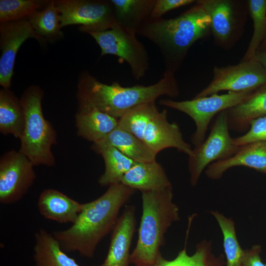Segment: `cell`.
<instances>
[{
	"instance_id": "obj_1",
	"label": "cell",
	"mask_w": 266,
	"mask_h": 266,
	"mask_svg": "<svg viewBox=\"0 0 266 266\" xmlns=\"http://www.w3.org/2000/svg\"><path fill=\"white\" fill-rule=\"evenodd\" d=\"M122 183L110 185L97 199L83 203L75 221L68 228L52 233L66 253L94 257L100 242L112 231L121 208L135 192Z\"/></svg>"
},
{
	"instance_id": "obj_2",
	"label": "cell",
	"mask_w": 266,
	"mask_h": 266,
	"mask_svg": "<svg viewBox=\"0 0 266 266\" xmlns=\"http://www.w3.org/2000/svg\"><path fill=\"white\" fill-rule=\"evenodd\" d=\"M179 90L175 73L165 70L156 83L123 87L117 82L103 83L87 72H82L77 83V102L93 106L100 111L119 119L132 108L156 101L160 96L176 98Z\"/></svg>"
},
{
	"instance_id": "obj_3",
	"label": "cell",
	"mask_w": 266,
	"mask_h": 266,
	"mask_svg": "<svg viewBox=\"0 0 266 266\" xmlns=\"http://www.w3.org/2000/svg\"><path fill=\"white\" fill-rule=\"evenodd\" d=\"M136 34L154 43L164 58L166 70L175 73L192 45L211 33L210 18L201 5L196 4L171 19L150 17L140 26Z\"/></svg>"
},
{
	"instance_id": "obj_4",
	"label": "cell",
	"mask_w": 266,
	"mask_h": 266,
	"mask_svg": "<svg viewBox=\"0 0 266 266\" xmlns=\"http://www.w3.org/2000/svg\"><path fill=\"white\" fill-rule=\"evenodd\" d=\"M141 194L142 213L130 261L135 266H151L161 253L167 230L180 220L179 208L173 202L172 186Z\"/></svg>"
},
{
	"instance_id": "obj_5",
	"label": "cell",
	"mask_w": 266,
	"mask_h": 266,
	"mask_svg": "<svg viewBox=\"0 0 266 266\" xmlns=\"http://www.w3.org/2000/svg\"><path fill=\"white\" fill-rule=\"evenodd\" d=\"M44 92L37 85L27 88L20 99L25 116L24 132L19 151L34 166H52L55 159L51 151L57 144V133L53 125L44 117L42 100Z\"/></svg>"
},
{
	"instance_id": "obj_6",
	"label": "cell",
	"mask_w": 266,
	"mask_h": 266,
	"mask_svg": "<svg viewBox=\"0 0 266 266\" xmlns=\"http://www.w3.org/2000/svg\"><path fill=\"white\" fill-rule=\"evenodd\" d=\"M95 40L101 50L100 56L112 55L120 62L130 66L133 77L139 80L149 68V60L144 45L138 40L136 33L118 23L100 32L88 33Z\"/></svg>"
},
{
	"instance_id": "obj_7",
	"label": "cell",
	"mask_w": 266,
	"mask_h": 266,
	"mask_svg": "<svg viewBox=\"0 0 266 266\" xmlns=\"http://www.w3.org/2000/svg\"><path fill=\"white\" fill-rule=\"evenodd\" d=\"M252 92H229L225 94H216L183 101L163 99L159 103L181 111L194 120L196 130L191 137V141L195 146L204 140L208 125L215 115L239 103Z\"/></svg>"
},
{
	"instance_id": "obj_8",
	"label": "cell",
	"mask_w": 266,
	"mask_h": 266,
	"mask_svg": "<svg viewBox=\"0 0 266 266\" xmlns=\"http://www.w3.org/2000/svg\"><path fill=\"white\" fill-rule=\"evenodd\" d=\"M210 18V30L214 42L225 49L232 48L243 33L249 12L247 1L199 0Z\"/></svg>"
},
{
	"instance_id": "obj_9",
	"label": "cell",
	"mask_w": 266,
	"mask_h": 266,
	"mask_svg": "<svg viewBox=\"0 0 266 266\" xmlns=\"http://www.w3.org/2000/svg\"><path fill=\"white\" fill-rule=\"evenodd\" d=\"M226 110L217 115L206 139L195 146L189 156L190 181L195 186L204 170L211 163L226 160L234 155L240 147L235 145L229 133Z\"/></svg>"
},
{
	"instance_id": "obj_10",
	"label": "cell",
	"mask_w": 266,
	"mask_h": 266,
	"mask_svg": "<svg viewBox=\"0 0 266 266\" xmlns=\"http://www.w3.org/2000/svg\"><path fill=\"white\" fill-rule=\"evenodd\" d=\"M55 3L62 28L80 25L79 30L88 33L109 29L117 23L110 0H56Z\"/></svg>"
},
{
	"instance_id": "obj_11",
	"label": "cell",
	"mask_w": 266,
	"mask_h": 266,
	"mask_svg": "<svg viewBox=\"0 0 266 266\" xmlns=\"http://www.w3.org/2000/svg\"><path fill=\"white\" fill-rule=\"evenodd\" d=\"M213 72L211 82L194 98L209 96L222 91L254 92L266 85V70L253 59L234 65L216 66Z\"/></svg>"
},
{
	"instance_id": "obj_12",
	"label": "cell",
	"mask_w": 266,
	"mask_h": 266,
	"mask_svg": "<svg viewBox=\"0 0 266 266\" xmlns=\"http://www.w3.org/2000/svg\"><path fill=\"white\" fill-rule=\"evenodd\" d=\"M34 165L19 151L11 150L0 159V202L7 205L21 200L36 178Z\"/></svg>"
},
{
	"instance_id": "obj_13",
	"label": "cell",
	"mask_w": 266,
	"mask_h": 266,
	"mask_svg": "<svg viewBox=\"0 0 266 266\" xmlns=\"http://www.w3.org/2000/svg\"><path fill=\"white\" fill-rule=\"evenodd\" d=\"M31 38L41 45L46 42L26 18L0 23V85L2 88L10 89L16 55L23 43Z\"/></svg>"
},
{
	"instance_id": "obj_14",
	"label": "cell",
	"mask_w": 266,
	"mask_h": 266,
	"mask_svg": "<svg viewBox=\"0 0 266 266\" xmlns=\"http://www.w3.org/2000/svg\"><path fill=\"white\" fill-rule=\"evenodd\" d=\"M142 141L156 154L168 148H174L188 156L192 154V149L184 140L178 125L168 121L166 109L157 112L148 121Z\"/></svg>"
},
{
	"instance_id": "obj_15",
	"label": "cell",
	"mask_w": 266,
	"mask_h": 266,
	"mask_svg": "<svg viewBox=\"0 0 266 266\" xmlns=\"http://www.w3.org/2000/svg\"><path fill=\"white\" fill-rule=\"evenodd\" d=\"M135 208L127 205L112 231L106 257L103 262L94 266H129L131 246L135 231Z\"/></svg>"
},
{
	"instance_id": "obj_16",
	"label": "cell",
	"mask_w": 266,
	"mask_h": 266,
	"mask_svg": "<svg viewBox=\"0 0 266 266\" xmlns=\"http://www.w3.org/2000/svg\"><path fill=\"white\" fill-rule=\"evenodd\" d=\"M236 166L248 167L266 174V142L258 141L241 146L233 156L209 165L205 174L211 179H219L228 169Z\"/></svg>"
},
{
	"instance_id": "obj_17",
	"label": "cell",
	"mask_w": 266,
	"mask_h": 266,
	"mask_svg": "<svg viewBox=\"0 0 266 266\" xmlns=\"http://www.w3.org/2000/svg\"><path fill=\"white\" fill-rule=\"evenodd\" d=\"M78 102L75 122L78 136L95 143L103 138L118 126V119L95 107Z\"/></svg>"
},
{
	"instance_id": "obj_18",
	"label": "cell",
	"mask_w": 266,
	"mask_h": 266,
	"mask_svg": "<svg viewBox=\"0 0 266 266\" xmlns=\"http://www.w3.org/2000/svg\"><path fill=\"white\" fill-rule=\"evenodd\" d=\"M80 203L54 189H44L37 202L38 210L44 218L59 223H73L83 208Z\"/></svg>"
},
{
	"instance_id": "obj_19",
	"label": "cell",
	"mask_w": 266,
	"mask_h": 266,
	"mask_svg": "<svg viewBox=\"0 0 266 266\" xmlns=\"http://www.w3.org/2000/svg\"><path fill=\"white\" fill-rule=\"evenodd\" d=\"M121 183L142 192L163 190L172 186L164 168L156 161L135 162Z\"/></svg>"
},
{
	"instance_id": "obj_20",
	"label": "cell",
	"mask_w": 266,
	"mask_h": 266,
	"mask_svg": "<svg viewBox=\"0 0 266 266\" xmlns=\"http://www.w3.org/2000/svg\"><path fill=\"white\" fill-rule=\"evenodd\" d=\"M226 112L229 130L237 132L248 131L251 121L266 115V85L254 91Z\"/></svg>"
},
{
	"instance_id": "obj_21",
	"label": "cell",
	"mask_w": 266,
	"mask_h": 266,
	"mask_svg": "<svg viewBox=\"0 0 266 266\" xmlns=\"http://www.w3.org/2000/svg\"><path fill=\"white\" fill-rule=\"evenodd\" d=\"M112 146L125 155L137 162L156 161L157 154L140 139L130 132L117 127L100 141L93 143L92 148Z\"/></svg>"
},
{
	"instance_id": "obj_22",
	"label": "cell",
	"mask_w": 266,
	"mask_h": 266,
	"mask_svg": "<svg viewBox=\"0 0 266 266\" xmlns=\"http://www.w3.org/2000/svg\"><path fill=\"white\" fill-rule=\"evenodd\" d=\"M34 236V266H80L62 249L52 233L40 228Z\"/></svg>"
},
{
	"instance_id": "obj_23",
	"label": "cell",
	"mask_w": 266,
	"mask_h": 266,
	"mask_svg": "<svg viewBox=\"0 0 266 266\" xmlns=\"http://www.w3.org/2000/svg\"><path fill=\"white\" fill-rule=\"evenodd\" d=\"M186 242L184 248L173 260L164 258L160 253L151 266H224L226 265V257L223 254L216 256L212 251L211 240L203 239L196 245L195 253L188 254Z\"/></svg>"
},
{
	"instance_id": "obj_24",
	"label": "cell",
	"mask_w": 266,
	"mask_h": 266,
	"mask_svg": "<svg viewBox=\"0 0 266 266\" xmlns=\"http://www.w3.org/2000/svg\"><path fill=\"white\" fill-rule=\"evenodd\" d=\"M25 116L20 100L10 89L0 90V132L21 138L24 130Z\"/></svg>"
},
{
	"instance_id": "obj_25",
	"label": "cell",
	"mask_w": 266,
	"mask_h": 266,
	"mask_svg": "<svg viewBox=\"0 0 266 266\" xmlns=\"http://www.w3.org/2000/svg\"><path fill=\"white\" fill-rule=\"evenodd\" d=\"M117 23L136 33L148 19L156 0H111Z\"/></svg>"
},
{
	"instance_id": "obj_26",
	"label": "cell",
	"mask_w": 266,
	"mask_h": 266,
	"mask_svg": "<svg viewBox=\"0 0 266 266\" xmlns=\"http://www.w3.org/2000/svg\"><path fill=\"white\" fill-rule=\"evenodd\" d=\"M93 150L104 160V171L98 179L99 184L103 187L120 183L123 176L135 162L112 146Z\"/></svg>"
},
{
	"instance_id": "obj_27",
	"label": "cell",
	"mask_w": 266,
	"mask_h": 266,
	"mask_svg": "<svg viewBox=\"0 0 266 266\" xmlns=\"http://www.w3.org/2000/svg\"><path fill=\"white\" fill-rule=\"evenodd\" d=\"M26 19L36 33L46 42H53L64 37L60 15L55 0H50L46 7L35 11Z\"/></svg>"
},
{
	"instance_id": "obj_28",
	"label": "cell",
	"mask_w": 266,
	"mask_h": 266,
	"mask_svg": "<svg viewBox=\"0 0 266 266\" xmlns=\"http://www.w3.org/2000/svg\"><path fill=\"white\" fill-rule=\"evenodd\" d=\"M209 213L217 221L223 234L226 266H241L245 250L238 241L234 221L232 218L226 217L217 210H212Z\"/></svg>"
},
{
	"instance_id": "obj_29",
	"label": "cell",
	"mask_w": 266,
	"mask_h": 266,
	"mask_svg": "<svg viewBox=\"0 0 266 266\" xmlns=\"http://www.w3.org/2000/svg\"><path fill=\"white\" fill-rule=\"evenodd\" d=\"M247 4L253 21V33L241 61L252 59L266 38V0H248Z\"/></svg>"
},
{
	"instance_id": "obj_30",
	"label": "cell",
	"mask_w": 266,
	"mask_h": 266,
	"mask_svg": "<svg viewBox=\"0 0 266 266\" xmlns=\"http://www.w3.org/2000/svg\"><path fill=\"white\" fill-rule=\"evenodd\" d=\"M158 111L155 101L140 104L132 108L120 118L118 126L142 141L145 126Z\"/></svg>"
},
{
	"instance_id": "obj_31",
	"label": "cell",
	"mask_w": 266,
	"mask_h": 266,
	"mask_svg": "<svg viewBox=\"0 0 266 266\" xmlns=\"http://www.w3.org/2000/svg\"><path fill=\"white\" fill-rule=\"evenodd\" d=\"M50 0H0V23L26 18L46 7Z\"/></svg>"
},
{
	"instance_id": "obj_32",
	"label": "cell",
	"mask_w": 266,
	"mask_h": 266,
	"mask_svg": "<svg viewBox=\"0 0 266 266\" xmlns=\"http://www.w3.org/2000/svg\"><path fill=\"white\" fill-rule=\"evenodd\" d=\"M233 139L238 147L258 141L266 142V115L253 120L246 133Z\"/></svg>"
},
{
	"instance_id": "obj_33",
	"label": "cell",
	"mask_w": 266,
	"mask_h": 266,
	"mask_svg": "<svg viewBox=\"0 0 266 266\" xmlns=\"http://www.w3.org/2000/svg\"><path fill=\"white\" fill-rule=\"evenodd\" d=\"M196 2V0H156L150 17L154 19L161 18L169 11Z\"/></svg>"
},
{
	"instance_id": "obj_34",
	"label": "cell",
	"mask_w": 266,
	"mask_h": 266,
	"mask_svg": "<svg viewBox=\"0 0 266 266\" xmlns=\"http://www.w3.org/2000/svg\"><path fill=\"white\" fill-rule=\"evenodd\" d=\"M262 246L253 245L250 249L245 250L244 257L241 266H266L261 258Z\"/></svg>"
},
{
	"instance_id": "obj_35",
	"label": "cell",
	"mask_w": 266,
	"mask_h": 266,
	"mask_svg": "<svg viewBox=\"0 0 266 266\" xmlns=\"http://www.w3.org/2000/svg\"><path fill=\"white\" fill-rule=\"evenodd\" d=\"M252 59L259 63L266 70V49L257 51Z\"/></svg>"
},
{
	"instance_id": "obj_36",
	"label": "cell",
	"mask_w": 266,
	"mask_h": 266,
	"mask_svg": "<svg viewBox=\"0 0 266 266\" xmlns=\"http://www.w3.org/2000/svg\"><path fill=\"white\" fill-rule=\"evenodd\" d=\"M265 49H266V38L260 45L258 51Z\"/></svg>"
}]
</instances>
